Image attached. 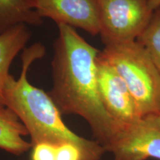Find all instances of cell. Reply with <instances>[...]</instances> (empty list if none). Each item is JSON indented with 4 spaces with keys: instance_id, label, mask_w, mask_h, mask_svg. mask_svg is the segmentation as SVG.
<instances>
[{
    "instance_id": "cell-1",
    "label": "cell",
    "mask_w": 160,
    "mask_h": 160,
    "mask_svg": "<svg viewBox=\"0 0 160 160\" xmlns=\"http://www.w3.org/2000/svg\"><path fill=\"white\" fill-rule=\"evenodd\" d=\"M53 44L52 84L48 94L62 115L73 114L88 124L97 142L108 151L122 126L105 109L97 80V57L99 51L77 33L60 24Z\"/></svg>"
},
{
    "instance_id": "cell-12",
    "label": "cell",
    "mask_w": 160,
    "mask_h": 160,
    "mask_svg": "<svg viewBox=\"0 0 160 160\" xmlns=\"http://www.w3.org/2000/svg\"><path fill=\"white\" fill-rule=\"evenodd\" d=\"M57 146L39 143L32 146L31 160H56Z\"/></svg>"
},
{
    "instance_id": "cell-14",
    "label": "cell",
    "mask_w": 160,
    "mask_h": 160,
    "mask_svg": "<svg viewBox=\"0 0 160 160\" xmlns=\"http://www.w3.org/2000/svg\"><path fill=\"white\" fill-rule=\"evenodd\" d=\"M148 5L151 11H154L160 8V0H149Z\"/></svg>"
},
{
    "instance_id": "cell-8",
    "label": "cell",
    "mask_w": 160,
    "mask_h": 160,
    "mask_svg": "<svg viewBox=\"0 0 160 160\" xmlns=\"http://www.w3.org/2000/svg\"><path fill=\"white\" fill-rule=\"evenodd\" d=\"M31 37L26 25H19L0 34V108L5 107L3 91L16 56L25 48Z\"/></svg>"
},
{
    "instance_id": "cell-9",
    "label": "cell",
    "mask_w": 160,
    "mask_h": 160,
    "mask_svg": "<svg viewBox=\"0 0 160 160\" xmlns=\"http://www.w3.org/2000/svg\"><path fill=\"white\" fill-rule=\"evenodd\" d=\"M28 135L17 114L8 108H0V149L11 154L21 156L31 150L30 142L24 137Z\"/></svg>"
},
{
    "instance_id": "cell-3",
    "label": "cell",
    "mask_w": 160,
    "mask_h": 160,
    "mask_svg": "<svg viewBox=\"0 0 160 160\" xmlns=\"http://www.w3.org/2000/svg\"><path fill=\"white\" fill-rule=\"evenodd\" d=\"M99 54L125 82L141 117L160 113V73L137 40L105 45Z\"/></svg>"
},
{
    "instance_id": "cell-15",
    "label": "cell",
    "mask_w": 160,
    "mask_h": 160,
    "mask_svg": "<svg viewBox=\"0 0 160 160\" xmlns=\"http://www.w3.org/2000/svg\"><path fill=\"white\" fill-rule=\"evenodd\" d=\"M101 160H102V159H101ZM107 160H117V159H114V158H113L112 159H107Z\"/></svg>"
},
{
    "instance_id": "cell-5",
    "label": "cell",
    "mask_w": 160,
    "mask_h": 160,
    "mask_svg": "<svg viewBox=\"0 0 160 160\" xmlns=\"http://www.w3.org/2000/svg\"><path fill=\"white\" fill-rule=\"evenodd\" d=\"M108 152L117 160H160V113L123 126Z\"/></svg>"
},
{
    "instance_id": "cell-13",
    "label": "cell",
    "mask_w": 160,
    "mask_h": 160,
    "mask_svg": "<svg viewBox=\"0 0 160 160\" xmlns=\"http://www.w3.org/2000/svg\"><path fill=\"white\" fill-rule=\"evenodd\" d=\"M56 160H83V157L77 146L65 143L57 146Z\"/></svg>"
},
{
    "instance_id": "cell-2",
    "label": "cell",
    "mask_w": 160,
    "mask_h": 160,
    "mask_svg": "<svg viewBox=\"0 0 160 160\" xmlns=\"http://www.w3.org/2000/svg\"><path fill=\"white\" fill-rule=\"evenodd\" d=\"M45 55L41 44L24 50L20 77L16 79L10 74L4 87L5 107L19 117L31 137V145L48 143L58 146L70 143L77 146L83 160H101L106 151L95 140L80 137L65 125L62 114L48 93L31 85L28 73L33 62Z\"/></svg>"
},
{
    "instance_id": "cell-10",
    "label": "cell",
    "mask_w": 160,
    "mask_h": 160,
    "mask_svg": "<svg viewBox=\"0 0 160 160\" xmlns=\"http://www.w3.org/2000/svg\"><path fill=\"white\" fill-rule=\"evenodd\" d=\"M35 0H0V34L19 25H40Z\"/></svg>"
},
{
    "instance_id": "cell-4",
    "label": "cell",
    "mask_w": 160,
    "mask_h": 160,
    "mask_svg": "<svg viewBox=\"0 0 160 160\" xmlns=\"http://www.w3.org/2000/svg\"><path fill=\"white\" fill-rule=\"evenodd\" d=\"M149 0H98L99 33L105 45L135 41L151 20Z\"/></svg>"
},
{
    "instance_id": "cell-6",
    "label": "cell",
    "mask_w": 160,
    "mask_h": 160,
    "mask_svg": "<svg viewBox=\"0 0 160 160\" xmlns=\"http://www.w3.org/2000/svg\"><path fill=\"white\" fill-rule=\"evenodd\" d=\"M97 71L102 101L111 117L122 127L139 119L141 116L128 86L99 54L97 57Z\"/></svg>"
},
{
    "instance_id": "cell-7",
    "label": "cell",
    "mask_w": 160,
    "mask_h": 160,
    "mask_svg": "<svg viewBox=\"0 0 160 160\" xmlns=\"http://www.w3.org/2000/svg\"><path fill=\"white\" fill-rule=\"evenodd\" d=\"M35 5L40 17L99 35L98 0H35Z\"/></svg>"
},
{
    "instance_id": "cell-11",
    "label": "cell",
    "mask_w": 160,
    "mask_h": 160,
    "mask_svg": "<svg viewBox=\"0 0 160 160\" xmlns=\"http://www.w3.org/2000/svg\"><path fill=\"white\" fill-rule=\"evenodd\" d=\"M160 73V8L153 11L148 25L137 38Z\"/></svg>"
}]
</instances>
